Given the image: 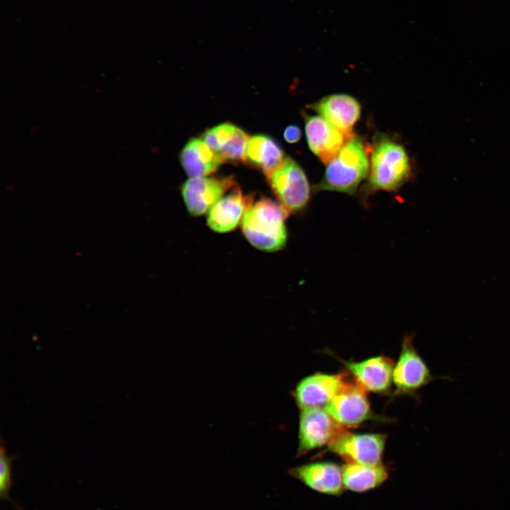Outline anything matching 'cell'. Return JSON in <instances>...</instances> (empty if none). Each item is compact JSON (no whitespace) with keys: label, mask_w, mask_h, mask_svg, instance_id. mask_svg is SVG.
Masks as SVG:
<instances>
[{"label":"cell","mask_w":510,"mask_h":510,"mask_svg":"<svg viewBox=\"0 0 510 510\" xmlns=\"http://www.w3.org/2000/svg\"><path fill=\"white\" fill-rule=\"evenodd\" d=\"M410 174L409 159L404 147L390 137H380L371 152L365 193L396 191L408 181Z\"/></svg>","instance_id":"3957f363"},{"label":"cell","mask_w":510,"mask_h":510,"mask_svg":"<svg viewBox=\"0 0 510 510\" xmlns=\"http://www.w3.org/2000/svg\"><path fill=\"white\" fill-rule=\"evenodd\" d=\"M369 169L368 148L361 137L352 134L327 164L324 176L314 188L353 194L368 175Z\"/></svg>","instance_id":"6da1fadb"},{"label":"cell","mask_w":510,"mask_h":510,"mask_svg":"<svg viewBox=\"0 0 510 510\" xmlns=\"http://www.w3.org/2000/svg\"><path fill=\"white\" fill-rule=\"evenodd\" d=\"M341 362L354 377L356 383L366 391L384 393L393 381L395 364L385 356H375L361 361Z\"/></svg>","instance_id":"9a60e30c"},{"label":"cell","mask_w":510,"mask_h":510,"mask_svg":"<svg viewBox=\"0 0 510 510\" xmlns=\"http://www.w3.org/2000/svg\"><path fill=\"white\" fill-rule=\"evenodd\" d=\"M346 383L341 374L317 373L299 381L293 397L300 410L324 408Z\"/></svg>","instance_id":"30bf717a"},{"label":"cell","mask_w":510,"mask_h":510,"mask_svg":"<svg viewBox=\"0 0 510 510\" xmlns=\"http://www.w3.org/2000/svg\"><path fill=\"white\" fill-rule=\"evenodd\" d=\"M389 477L383 464L368 466L346 463L342 466V480L345 489L363 493L381 486Z\"/></svg>","instance_id":"d6986e66"},{"label":"cell","mask_w":510,"mask_h":510,"mask_svg":"<svg viewBox=\"0 0 510 510\" xmlns=\"http://www.w3.org/2000/svg\"><path fill=\"white\" fill-rule=\"evenodd\" d=\"M266 178L278 203L288 213L305 210L310 200V186L305 171L295 161L285 157Z\"/></svg>","instance_id":"277c9868"},{"label":"cell","mask_w":510,"mask_h":510,"mask_svg":"<svg viewBox=\"0 0 510 510\" xmlns=\"http://www.w3.org/2000/svg\"><path fill=\"white\" fill-rule=\"evenodd\" d=\"M253 203V198L250 195H244L236 186L208 211L207 224L215 232H230L241 225L245 212Z\"/></svg>","instance_id":"7c38bea8"},{"label":"cell","mask_w":510,"mask_h":510,"mask_svg":"<svg viewBox=\"0 0 510 510\" xmlns=\"http://www.w3.org/2000/svg\"><path fill=\"white\" fill-rule=\"evenodd\" d=\"M283 137L287 142L296 143L301 137V130L295 125H290L285 129Z\"/></svg>","instance_id":"44dd1931"},{"label":"cell","mask_w":510,"mask_h":510,"mask_svg":"<svg viewBox=\"0 0 510 510\" xmlns=\"http://www.w3.org/2000/svg\"><path fill=\"white\" fill-rule=\"evenodd\" d=\"M0 465H1V472H0V494L2 499H6L9 501L17 509V510H22L20 506L13 502L9 497V492L11 488L13 480L11 476V462L13 458L8 456L6 454V448L4 446L3 441L1 446L0 451Z\"/></svg>","instance_id":"ffe728a7"},{"label":"cell","mask_w":510,"mask_h":510,"mask_svg":"<svg viewBox=\"0 0 510 510\" xmlns=\"http://www.w3.org/2000/svg\"><path fill=\"white\" fill-rule=\"evenodd\" d=\"M305 130L309 148L326 164L338 154L349 137L319 115L305 117Z\"/></svg>","instance_id":"4fadbf2b"},{"label":"cell","mask_w":510,"mask_h":510,"mask_svg":"<svg viewBox=\"0 0 510 510\" xmlns=\"http://www.w3.org/2000/svg\"><path fill=\"white\" fill-rule=\"evenodd\" d=\"M324 409L344 427L356 426L373 418L366 390L357 383L346 382Z\"/></svg>","instance_id":"9c48e42d"},{"label":"cell","mask_w":510,"mask_h":510,"mask_svg":"<svg viewBox=\"0 0 510 510\" xmlns=\"http://www.w3.org/2000/svg\"><path fill=\"white\" fill-rule=\"evenodd\" d=\"M236 186L232 176L191 177L182 184L181 195L188 213L200 216Z\"/></svg>","instance_id":"ba28073f"},{"label":"cell","mask_w":510,"mask_h":510,"mask_svg":"<svg viewBox=\"0 0 510 510\" xmlns=\"http://www.w3.org/2000/svg\"><path fill=\"white\" fill-rule=\"evenodd\" d=\"M310 108L347 136L352 135L353 128L361 113L359 102L353 96L344 94L323 97L311 104Z\"/></svg>","instance_id":"2e32d148"},{"label":"cell","mask_w":510,"mask_h":510,"mask_svg":"<svg viewBox=\"0 0 510 510\" xmlns=\"http://www.w3.org/2000/svg\"><path fill=\"white\" fill-rule=\"evenodd\" d=\"M180 162L190 177L207 176L223 163L201 138H192L186 144L180 154Z\"/></svg>","instance_id":"ac0fdd59"},{"label":"cell","mask_w":510,"mask_h":510,"mask_svg":"<svg viewBox=\"0 0 510 510\" xmlns=\"http://www.w3.org/2000/svg\"><path fill=\"white\" fill-rule=\"evenodd\" d=\"M393 382L397 391L415 394L431 381L440 378L451 380L448 376H434L413 344V337H404L402 349L393 370Z\"/></svg>","instance_id":"52a82bcc"},{"label":"cell","mask_w":510,"mask_h":510,"mask_svg":"<svg viewBox=\"0 0 510 510\" xmlns=\"http://www.w3.org/2000/svg\"><path fill=\"white\" fill-rule=\"evenodd\" d=\"M288 212L269 198L254 203L245 212L241 222L246 239L256 249L273 252L282 249L287 242L285 220Z\"/></svg>","instance_id":"7a4b0ae2"},{"label":"cell","mask_w":510,"mask_h":510,"mask_svg":"<svg viewBox=\"0 0 510 510\" xmlns=\"http://www.w3.org/2000/svg\"><path fill=\"white\" fill-rule=\"evenodd\" d=\"M346 431L345 427L336 422L324 408L300 409L297 456L328 446Z\"/></svg>","instance_id":"5b68a950"},{"label":"cell","mask_w":510,"mask_h":510,"mask_svg":"<svg viewBox=\"0 0 510 510\" xmlns=\"http://www.w3.org/2000/svg\"><path fill=\"white\" fill-rule=\"evenodd\" d=\"M386 436L382 434H352L344 431L327 447L346 463L375 466L382 464Z\"/></svg>","instance_id":"8992f818"},{"label":"cell","mask_w":510,"mask_h":510,"mask_svg":"<svg viewBox=\"0 0 510 510\" xmlns=\"http://www.w3.org/2000/svg\"><path fill=\"white\" fill-rule=\"evenodd\" d=\"M249 136L237 126L225 123L206 130L201 139L222 162H244Z\"/></svg>","instance_id":"5bb4252c"},{"label":"cell","mask_w":510,"mask_h":510,"mask_svg":"<svg viewBox=\"0 0 510 510\" xmlns=\"http://www.w3.org/2000/svg\"><path fill=\"white\" fill-rule=\"evenodd\" d=\"M285 159L283 150L271 137L256 135L249 137L244 162L261 171L266 176L275 170Z\"/></svg>","instance_id":"e0dca14e"},{"label":"cell","mask_w":510,"mask_h":510,"mask_svg":"<svg viewBox=\"0 0 510 510\" xmlns=\"http://www.w3.org/2000/svg\"><path fill=\"white\" fill-rule=\"evenodd\" d=\"M288 472L307 487L321 494L339 497L345 490L342 467L335 463H307L291 468Z\"/></svg>","instance_id":"8fae6325"}]
</instances>
